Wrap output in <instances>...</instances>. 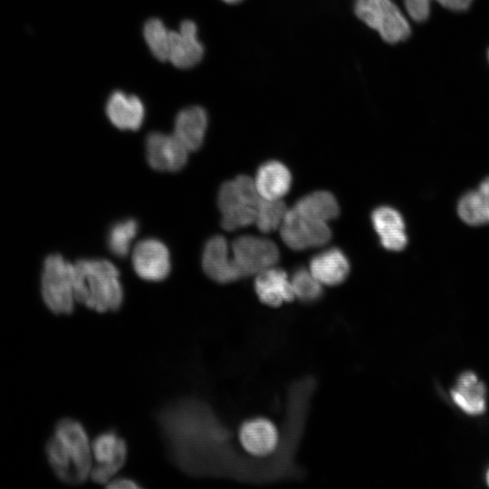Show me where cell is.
I'll return each instance as SVG.
<instances>
[{
    "mask_svg": "<svg viewBox=\"0 0 489 489\" xmlns=\"http://www.w3.org/2000/svg\"><path fill=\"white\" fill-rule=\"evenodd\" d=\"M233 259L243 277L273 267L279 260L276 244L266 238L242 235L232 244Z\"/></svg>",
    "mask_w": 489,
    "mask_h": 489,
    "instance_id": "obj_9",
    "label": "cell"
},
{
    "mask_svg": "<svg viewBox=\"0 0 489 489\" xmlns=\"http://www.w3.org/2000/svg\"><path fill=\"white\" fill-rule=\"evenodd\" d=\"M174 136L187 150L198 149L207 127V113L201 106H189L180 110L175 120Z\"/></svg>",
    "mask_w": 489,
    "mask_h": 489,
    "instance_id": "obj_17",
    "label": "cell"
},
{
    "mask_svg": "<svg viewBox=\"0 0 489 489\" xmlns=\"http://www.w3.org/2000/svg\"><path fill=\"white\" fill-rule=\"evenodd\" d=\"M488 58H489V53H488Z\"/></svg>",
    "mask_w": 489,
    "mask_h": 489,
    "instance_id": "obj_33",
    "label": "cell"
},
{
    "mask_svg": "<svg viewBox=\"0 0 489 489\" xmlns=\"http://www.w3.org/2000/svg\"><path fill=\"white\" fill-rule=\"evenodd\" d=\"M280 226L283 241L292 250L321 246L331 236L327 222L304 216L294 207L287 209Z\"/></svg>",
    "mask_w": 489,
    "mask_h": 489,
    "instance_id": "obj_7",
    "label": "cell"
},
{
    "mask_svg": "<svg viewBox=\"0 0 489 489\" xmlns=\"http://www.w3.org/2000/svg\"><path fill=\"white\" fill-rule=\"evenodd\" d=\"M138 230L139 224L132 218L115 223L110 228L107 235V244L110 251L118 257H124L128 254Z\"/></svg>",
    "mask_w": 489,
    "mask_h": 489,
    "instance_id": "obj_23",
    "label": "cell"
},
{
    "mask_svg": "<svg viewBox=\"0 0 489 489\" xmlns=\"http://www.w3.org/2000/svg\"><path fill=\"white\" fill-rule=\"evenodd\" d=\"M310 272L322 285L335 286L349 275L350 263L342 251L330 248L312 258Z\"/></svg>",
    "mask_w": 489,
    "mask_h": 489,
    "instance_id": "obj_19",
    "label": "cell"
},
{
    "mask_svg": "<svg viewBox=\"0 0 489 489\" xmlns=\"http://www.w3.org/2000/svg\"><path fill=\"white\" fill-rule=\"evenodd\" d=\"M354 12L386 43H397L410 35L408 20L392 0H355Z\"/></svg>",
    "mask_w": 489,
    "mask_h": 489,
    "instance_id": "obj_6",
    "label": "cell"
},
{
    "mask_svg": "<svg viewBox=\"0 0 489 489\" xmlns=\"http://www.w3.org/2000/svg\"><path fill=\"white\" fill-rule=\"evenodd\" d=\"M94 464L91 472L92 481L108 484L127 459L125 440L114 430H108L98 435L91 443Z\"/></svg>",
    "mask_w": 489,
    "mask_h": 489,
    "instance_id": "obj_8",
    "label": "cell"
},
{
    "mask_svg": "<svg viewBox=\"0 0 489 489\" xmlns=\"http://www.w3.org/2000/svg\"><path fill=\"white\" fill-rule=\"evenodd\" d=\"M73 267L76 302L99 312L120 308L123 289L113 264L104 259H80Z\"/></svg>",
    "mask_w": 489,
    "mask_h": 489,
    "instance_id": "obj_3",
    "label": "cell"
},
{
    "mask_svg": "<svg viewBox=\"0 0 489 489\" xmlns=\"http://www.w3.org/2000/svg\"><path fill=\"white\" fill-rule=\"evenodd\" d=\"M108 487L110 488H139L140 485L138 484L134 480L129 478H116L111 479L108 483Z\"/></svg>",
    "mask_w": 489,
    "mask_h": 489,
    "instance_id": "obj_29",
    "label": "cell"
},
{
    "mask_svg": "<svg viewBox=\"0 0 489 489\" xmlns=\"http://www.w3.org/2000/svg\"><path fill=\"white\" fill-rule=\"evenodd\" d=\"M197 28L191 20L180 24L179 32L169 31V61L177 68L188 69L204 55V47L197 38Z\"/></svg>",
    "mask_w": 489,
    "mask_h": 489,
    "instance_id": "obj_14",
    "label": "cell"
},
{
    "mask_svg": "<svg viewBox=\"0 0 489 489\" xmlns=\"http://www.w3.org/2000/svg\"><path fill=\"white\" fill-rule=\"evenodd\" d=\"M223 1L228 4H236V3L241 2L242 0H223Z\"/></svg>",
    "mask_w": 489,
    "mask_h": 489,
    "instance_id": "obj_31",
    "label": "cell"
},
{
    "mask_svg": "<svg viewBox=\"0 0 489 489\" xmlns=\"http://www.w3.org/2000/svg\"><path fill=\"white\" fill-rule=\"evenodd\" d=\"M484 201L487 223H489V177H486L477 190Z\"/></svg>",
    "mask_w": 489,
    "mask_h": 489,
    "instance_id": "obj_30",
    "label": "cell"
},
{
    "mask_svg": "<svg viewBox=\"0 0 489 489\" xmlns=\"http://www.w3.org/2000/svg\"><path fill=\"white\" fill-rule=\"evenodd\" d=\"M254 290L258 299L270 307H278L295 299L291 280L283 270L276 267L257 273Z\"/></svg>",
    "mask_w": 489,
    "mask_h": 489,
    "instance_id": "obj_15",
    "label": "cell"
},
{
    "mask_svg": "<svg viewBox=\"0 0 489 489\" xmlns=\"http://www.w3.org/2000/svg\"><path fill=\"white\" fill-rule=\"evenodd\" d=\"M132 265L141 279L149 282L162 281L170 272L168 249L158 239L142 240L133 250Z\"/></svg>",
    "mask_w": 489,
    "mask_h": 489,
    "instance_id": "obj_11",
    "label": "cell"
},
{
    "mask_svg": "<svg viewBox=\"0 0 489 489\" xmlns=\"http://www.w3.org/2000/svg\"><path fill=\"white\" fill-rule=\"evenodd\" d=\"M291 283L295 298L303 302H313L322 295V284L312 274L310 270L297 269Z\"/></svg>",
    "mask_w": 489,
    "mask_h": 489,
    "instance_id": "obj_26",
    "label": "cell"
},
{
    "mask_svg": "<svg viewBox=\"0 0 489 489\" xmlns=\"http://www.w3.org/2000/svg\"><path fill=\"white\" fill-rule=\"evenodd\" d=\"M254 183L261 197L281 199L290 189L292 175L284 164L270 160L259 167Z\"/></svg>",
    "mask_w": 489,
    "mask_h": 489,
    "instance_id": "obj_20",
    "label": "cell"
},
{
    "mask_svg": "<svg viewBox=\"0 0 489 489\" xmlns=\"http://www.w3.org/2000/svg\"><path fill=\"white\" fill-rule=\"evenodd\" d=\"M187 151L174 135L153 131L146 138L147 159L156 170H180L187 161Z\"/></svg>",
    "mask_w": 489,
    "mask_h": 489,
    "instance_id": "obj_12",
    "label": "cell"
},
{
    "mask_svg": "<svg viewBox=\"0 0 489 489\" xmlns=\"http://www.w3.org/2000/svg\"><path fill=\"white\" fill-rule=\"evenodd\" d=\"M486 388L472 371L460 375L455 387L451 390L454 402L469 415H480L485 411Z\"/></svg>",
    "mask_w": 489,
    "mask_h": 489,
    "instance_id": "obj_21",
    "label": "cell"
},
{
    "mask_svg": "<svg viewBox=\"0 0 489 489\" xmlns=\"http://www.w3.org/2000/svg\"><path fill=\"white\" fill-rule=\"evenodd\" d=\"M41 293L46 307L55 314H70L76 302L74 267L61 254L48 255L43 263Z\"/></svg>",
    "mask_w": 489,
    "mask_h": 489,
    "instance_id": "obj_5",
    "label": "cell"
},
{
    "mask_svg": "<svg viewBox=\"0 0 489 489\" xmlns=\"http://www.w3.org/2000/svg\"><path fill=\"white\" fill-rule=\"evenodd\" d=\"M371 221L384 248L400 251L406 246L405 225L397 210L390 206L377 207L371 214Z\"/></svg>",
    "mask_w": 489,
    "mask_h": 489,
    "instance_id": "obj_18",
    "label": "cell"
},
{
    "mask_svg": "<svg viewBox=\"0 0 489 489\" xmlns=\"http://www.w3.org/2000/svg\"><path fill=\"white\" fill-rule=\"evenodd\" d=\"M457 213L460 218L470 225L487 222L484 204L478 191H469L460 198Z\"/></svg>",
    "mask_w": 489,
    "mask_h": 489,
    "instance_id": "obj_27",
    "label": "cell"
},
{
    "mask_svg": "<svg viewBox=\"0 0 489 489\" xmlns=\"http://www.w3.org/2000/svg\"><path fill=\"white\" fill-rule=\"evenodd\" d=\"M158 425L171 459L193 475H241L229 445V431L212 408L196 398H184L166 406Z\"/></svg>",
    "mask_w": 489,
    "mask_h": 489,
    "instance_id": "obj_1",
    "label": "cell"
},
{
    "mask_svg": "<svg viewBox=\"0 0 489 489\" xmlns=\"http://www.w3.org/2000/svg\"><path fill=\"white\" fill-rule=\"evenodd\" d=\"M202 266L206 275L219 283H232L243 277L234 259L228 257L227 243L221 235H215L206 242Z\"/></svg>",
    "mask_w": 489,
    "mask_h": 489,
    "instance_id": "obj_13",
    "label": "cell"
},
{
    "mask_svg": "<svg viewBox=\"0 0 489 489\" xmlns=\"http://www.w3.org/2000/svg\"><path fill=\"white\" fill-rule=\"evenodd\" d=\"M287 211L282 199L261 198L256 207L255 224L263 233H269L277 229Z\"/></svg>",
    "mask_w": 489,
    "mask_h": 489,
    "instance_id": "obj_25",
    "label": "cell"
},
{
    "mask_svg": "<svg viewBox=\"0 0 489 489\" xmlns=\"http://www.w3.org/2000/svg\"><path fill=\"white\" fill-rule=\"evenodd\" d=\"M261 198L254 180L247 176L241 175L225 182L217 197L222 227L233 231L255 223L256 207Z\"/></svg>",
    "mask_w": 489,
    "mask_h": 489,
    "instance_id": "obj_4",
    "label": "cell"
},
{
    "mask_svg": "<svg viewBox=\"0 0 489 489\" xmlns=\"http://www.w3.org/2000/svg\"><path fill=\"white\" fill-rule=\"evenodd\" d=\"M105 110L110 122L120 129H138L145 114L142 101L137 96L121 91H115L110 95Z\"/></svg>",
    "mask_w": 489,
    "mask_h": 489,
    "instance_id": "obj_16",
    "label": "cell"
},
{
    "mask_svg": "<svg viewBox=\"0 0 489 489\" xmlns=\"http://www.w3.org/2000/svg\"><path fill=\"white\" fill-rule=\"evenodd\" d=\"M486 482H487V484L489 485V470L486 474Z\"/></svg>",
    "mask_w": 489,
    "mask_h": 489,
    "instance_id": "obj_32",
    "label": "cell"
},
{
    "mask_svg": "<svg viewBox=\"0 0 489 489\" xmlns=\"http://www.w3.org/2000/svg\"><path fill=\"white\" fill-rule=\"evenodd\" d=\"M45 454L50 467L60 481L80 484L91 476V444L83 426L77 420L66 417L55 425Z\"/></svg>",
    "mask_w": 489,
    "mask_h": 489,
    "instance_id": "obj_2",
    "label": "cell"
},
{
    "mask_svg": "<svg viewBox=\"0 0 489 489\" xmlns=\"http://www.w3.org/2000/svg\"><path fill=\"white\" fill-rule=\"evenodd\" d=\"M238 439L247 454L259 459L276 453L281 441L277 427L265 417L244 421L239 428Z\"/></svg>",
    "mask_w": 489,
    "mask_h": 489,
    "instance_id": "obj_10",
    "label": "cell"
},
{
    "mask_svg": "<svg viewBox=\"0 0 489 489\" xmlns=\"http://www.w3.org/2000/svg\"><path fill=\"white\" fill-rule=\"evenodd\" d=\"M144 38L153 53L159 61L165 62L169 55V31L158 18L149 19L143 27Z\"/></svg>",
    "mask_w": 489,
    "mask_h": 489,
    "instance_id": "obj_24",
    "label": "cell"
},
{
    "mask_svg": "<svg viewBox=\"0 0 489 489\" xmlns=\"http://www.w3.org/2000/svg\"><path fill=\"white\" fill-rule=\"evenodd\" d=\"M432 1L452 11H464L473 0H404L408 14L416 22H423L428 18Z\"/></svg>",
    "mask_w": 489,
    "mask_h": 489,
    "instance_id": "obj_28",
    "label": "cell"
},
{
    "mask_svg": "<svg viewBox=\"0 0 489 489\" xmlns=\"http://www.w3.org/2000/svg\"><path fill=\"white\" fill-rule=\"evenodd\" d=\"M309 217L330 221L338 216L340 209L335 197L328 191H316L299 199L293 206Z\"/></svg>",
    "mask_w": 489,
    "mask_h": 489,
    "instance_id": "obj_22",
    "label": "cell"
}]
</instances>
